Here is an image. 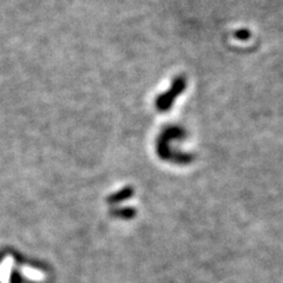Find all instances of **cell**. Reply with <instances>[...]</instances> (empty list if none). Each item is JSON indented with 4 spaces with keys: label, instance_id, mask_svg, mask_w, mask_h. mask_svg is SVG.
<instances>
[{
    "label": "cell",
    "instance_id": "2",
    "mask_svg": "<svg viewBox=\"0 0 283 283\" xmlns=\"http://www.w3.org/2000/svg\"><path fill=\"white\" fill-rule=\"evenodd\" d=\"M116 215L120 217V218H125V220H129V218H132L135 216V210L131 208H127V209H122L116 211Z\"/></svg>",
    "mask_w": 283,
    "mask_h": 283
},
{
    "label": "cell",
    "instance_id": "1",
    "mask_svg": "<svg viewBox=\"0 0 283 283\" xmlns=\"http://www.w3.org/2000/svg\"><path fill=\"white\" fill-rule=\"evenodd\" d=\"M131 195H132V191L130 189H124V190H122V191H119L118 193H116V195L111 196L109 202H111V203H117V202L127 200V198H129Z\"/></svg>",
    "mask_w": 283,
    "mask_h": 283
}]
</instances>
